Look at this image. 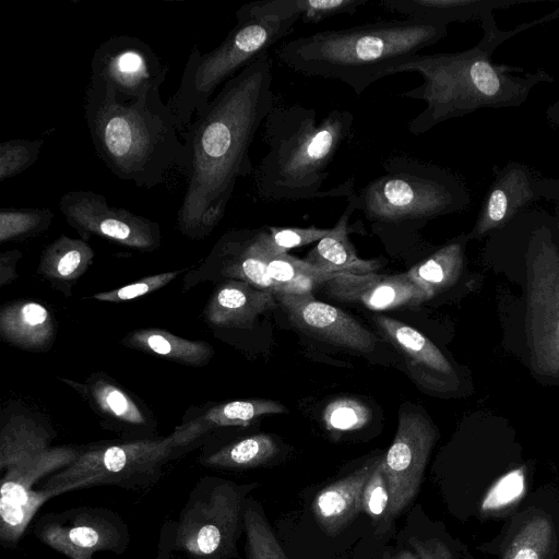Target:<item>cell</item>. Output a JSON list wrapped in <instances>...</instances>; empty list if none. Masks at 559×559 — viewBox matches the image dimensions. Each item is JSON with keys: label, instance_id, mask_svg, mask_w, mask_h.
Masks as SVG:
<instances>
[{"label": "cell", "instance_id": "ffe728a7", "mask_svg": "<svg viewBox=\"0 0 559 559\" xmlns=\"http://www.w3.org/2000/svg\"><path fill=\"white\" fill-rule=\"evenodd\" d=\"M496 552L499 559H556L558 532L550 513L540 507H527L506 523Z\"/></svg>", "mask_w": 559, "mask_h": 559}, {"label": "cell", "instance_id": "7402d4cb", "mask_svg": "<svg viewBox=\"0 0 559 559\" xmlns=\"http://www.w3.org/2000/svg\"><path fill=\"white\" fill-rule=\"evenodd\" d=\"M380 460L381 457H378L367 462L317 493L312 502V512L328 535L338 534L360 513L364 486Z\"/></svg>", "mask_w": 559, "mask_h": 559}, {"label": "cell", "instance_id": "bcb514c9", "mask_svg": "<svg viewBox=\"0 0 559 559\" xmlns=\"http://www.w3.org/2000/svg\"><path fill=\"white\" fill-rule=\"evenodd\" d=\"M546 120L555 129H559V97L546 109Z\"/></svg>", "mask_w": 559, "mask_h": 559}, {"label": "cell", "instance_id": "3957f363", "mask_svg": "<svg viewBox=\"0 0 559 559\" xmlns=\"http://www.w3.org/2000/svg\"><path fill=\"white\" fill-rule=\"evenodd\" d=\"M557 17L559 8L514 28L501 29L489 11L480 19L483 37L474 47L459 52L418 53L399 66L394 74L417 72L423 78L419 86L401 94L426 104L409 121L408 131L419 135L478 109L522 106L537 85L552 82V76L544 69L495 63L492 53L519 33Z\"/></svg>", "mask_w": 559, "mask_h": 559}, {"label": "cell", "instance_id": "484cf974", "mask_svg": "<svg viewBox=\"0 0 559 559\" xmlns=\"http://www.w3.org/2000/svg\"><path fill=\"white\" fill-rule=\"evenodd\" d=\"M523 2L525 0H382L380 4L386 11L409 19L450 24L480 20L486 12Z\"/></svg>", "mask_w": 559, "mask_h": 559}, {"label": "cell", "instance_id": "5b68a950", "mask_svg": "<svg viewBox=\"0 0 559 559\" xmlns=\"http://www.w3.org/2000/svg\"><path fill=\"white\" fill-rule=\"evenodd\" d=\"M439 21L404 19L318 32L282 44L278 61L293 71L347 84L358 96L394 74L402 63L435 45L448 32Z\"/></svg>", "mask_w": 559, "mask_h": 559}, {"label": "cell", "instance_id": "603a6c76", "mask_svg": "<svg viewBox=\"0 0 559 559\" xmlns=\"http://www.w3.org/2000/svg\"><path fill=\"white\" fill-rule=\"evenodd\" d=\"M272 292L239 281L222 283L204 311L206 320L216 326L250 329L255 319L275 307Z\"/></svg>", "mask_w": 559, "mask_h": 559}, {"label": "cell", "instance_id": "2e32d148", "mask_svg": "<svg viewBox=\"0 0 559 559\" xmlns=\"http://www.w3.org/2000/svg\"><path fill=\"white\" fill-rule=\"evenodd\" d=\"M540 177L528 165L515 160L495 168L493 180L467 234L469 240L487 238L540 200Z\"/></svg>", "mask_w": 559, "mask_h": 559}, {"label": "cell", "instance_id": "7dc6e473", "mask_svg": "<svg viewBox=\"0 0 559 559\" xmlns=\"http://www.w3.org/2000/svg\"><path fill=\"white\" fill-rule=\"evenodd\" d=\"M389 559H419L418 556L411 550H401Z\"/></svg>", "mask_w": 559, "mask_h": 559}, {"label": "cell", "instance_id": "7a4b0ae2", "mask_svg": "<svg viewBox=\"0 0 559 559\" xmlns=\"http://www.w3.org/2000/svg\"><path fill=\"white\" fill-rule=\"evenodd\" d=\"M484 254L519 271L521 293L501 308L507 346L532 377L559 385V230L552 214L530 207L487 237Z\"/></svg>", "mask_w": 559, "mask_h": 559}, {"label": "cell", "instance_id": "e575fe53", "mask_svg": "<svg viewBox=\"0 0 559 559\" xmlns=\"http://www.w3.org/2000/svg\"><path fill=\"white\" fill-rule=\"evenodd\" d=\"M53 218L49 209H1L0 241L24 239L46 230Z\"/></svg>", "mask_w": 559, "mask_h": 559}, {"label": "cell", "instance_id": "7c38bea8", "mask_svg": "<svg viewBox=\"0 0 559 559\" xmlns=\"http://www.w3.org/2000/svg\"><path fill=\"white\" fill-rule=\"evenodd\" d=\"M81 448L51 447L33 460L9 469L0 477V545L14 548L38 509L57 497L52 489L36 488L39 480L70 465Z\"/></svg>", "mask_w": 559, "mask_h": 559}, {"label": "cell", "instance_id": "d6a6232c", "mask_svg": "<svg viewBox=\"0 0 559 559\" xmlns=\"http://www.w3.org/2000/svg\"><path fill=\"white\" fill-rule=\"evenodd\" d=\"M264 250L269 276L276 285L277 293L280 294H311L317 285H322L334 274L319 270L305 260L297 259L287 253L271 254L265 246Z\"/></svg>", "mask_w": 559, "mask_h": 559}, {"label": "cell", "instance_id": "ac0fdd59", "mask_svg": "<svg viewBox=\"0 0 559 559\" xmlns=\"http://www.w3.org/2000/svg\"><path fill=\"white\" fill-rule=\"evenodd\" d=\"M374 323L402 355L408 373L421 389L437 394L459 390L461 382L456 370L426 335L385 316H376Z\"/></svg>", "mask_w": 559, "mask_h": 559}, {"label": "cell", "instance_id": "9a60e30c", "mask_svg": "<svg viewBox=\"0 0 559 559\" xmlns=\"http://www.w3.org/2000/svg\"><path fill=\"white\" fill-rule=\"evenodd\" d=\"M91 80L109 87L123 100L159 91L168 68L145 41L128 35L112 36L94 51Z\"/></svg>", "mask_w": 559, "mask_h": 559}, {"label": "cell", "instance_id": "e0dca14e", "mask_svg": "<svg viewBox=\"0 0 559 559\" xmlns=\"http://www.w3.org/2000/svg\"><path fill=\"white\" fill-rule=\"evenodd\" d=\"M290 323L299 331L359 353L374 349L376 336L343 310L319 301L311 294H274Z\"/></svg>", "mask_w": 559, "mask_h": 559}, {"label": "cell", "instance_id": "b9f144b4", "mask_svg": "<svg viewBox=\"0 0 559 559\" xmlns=\"http://www.w3.org/2000/svg\"><path fill=\"white\" fill-rule=\"evenodd\" d=\"M409 545L419 559H455L447 544L439 538L411 537Z\"/></svg>", "mask_w": 559, "mask_h": 559}, {"label": "cell", "instance_id": "ee69618b", "mask_svg": "<svg viewBox=\"0 0 559 559\" xmlns=\"http://www.w3.org/2000/svg\"><path fill=\"white\" fill-rule=\"evenodd\" d=\"M174 533L173 521H166L160 528L156 555L154 559H173Z\"/></svg>", "mask_w": 559, "mask_h": 559}, {"label": "cell", "instance_id": "8d00e7d4", "mask_svg": "<svg viewBox=\"0 0 559 559\" xmlns=\"http://www.w3.org/2000/svg\"><path fill=\"white\" fill-rule=\"evenodd\" d=\"M331 228L274 227L262 228L264 246L271 254L287 253L289 249L319 241L329 235Z\"/></svg>", "mask_w": 559, "mask_h": 559}, {"label": "cell", "instance_id": "7bdbcfd3", "mask_svg": "<svg viewBox=\"0 0 559 559\" xmlns=\"http://www.w3.org/2000/svg\"><path fill=\"white\" fill-rule=\"evenodd\" d=\"M22 253L19 250H10L2 252L0 255V285L12 282L16 276V263L21 259Z\"/></svg>", "mask_w": 559, "mask_h": 559}, {"label": "cell", "instance_id": "1f68e13d", "mask_svg": "<svg viewBox=\"0 0 559 559\" xmlns=\"http://www.w3.org/2000/svg\"><path fill=\"white\" fill-rule=\"evenodd\" d=\"M278 453L275 440L266 433H258L200 457V464L212 468L247 469L270 462Z\"/></svg>", "mask_w": 559, "mask_h": 559}, {"label": "cell", "instance_id": "8992f818", "mask_svg": "<svg viewBox=\"0 0 559 559\" xmlns=\"http://www.w3.org/2000/svg\"><path fill=\"white\" fill-rule=\"evenodd\" d=\"M353 122L354 115L348 110H332L317 123L313 108L274 105L263 122L269 152L253 171L258 195L266 201L350 195L355 191L353 178L328 191L321 187Z\"/></svg>", "mask_w": 559, "mask_h": 559}, {"label": "cell", "instance_id": "4fadbf2b", "mask_svg": "<svg viewBox=\"0 0 559 559\" xmlns=\"http://www.w3.org/2000/svg\"><path fill=\"white\" fill-rule=\"evenodd\" d=\"M59 210L85 241L98 236L140 251H153L160 245V228L156 222L110 206L97 192L69 191L60 198Z\"/></svg>", "mask_w": 559, "mask_h": 559}, {"label": "cell", "instance_id": "ba28073f", "mask_svg": "<svg viewBox=\"0 0 559 559\" xmlns=\"http://www.w3.org/2000/svg\"><path fill=\"white\" fill-rule=\"evenodd\" d=\"M236 19V25L216 48L201 52L194 47L189 53L179 87L168 103L181 133L213 98L217 87L266 56L274 44L293 31L300 16L261 15L247 3L237 10Z\"/></svg>", "mask_w": 559, "mask_h": 559}, {"label": "cell", "instance_id": "74e56055", "mask_svg": "<svg viewBox=\"0 0 559 559\" xmlns=\"http://www.w3.org/2000/svg\"><path fill=\"white\" fill-rule=\"evenodd\" d=\"M370 409L355 399L341 397L323 411V423L330 431H350L362 428L370 419Z\"/></svg>", "mask_w": 559, "mask_h": 559}, {"label": "cell", "instance_id": "30bf717a", "mask_svg": "<svg viewBox=\"0 0 559 559\" xmlns=\"http://www.w3.org/2000/svg\"><path fill=\"white\" fill-rule=\"evenodd\" d=\"M175 457L168 437L81 448L78 457L48 476L39 489H53L58 495L104 485L148 489L159 480L163 466Z\"/></svg>", "mask_w": 559, "mask_h": 559}, {"label": "cell", "instance_id": "4316f807", "mask_svg": "<svg viewBox=\"0 0 559 559\" xmlns=\"http://www.w3.org/2000/svg\"><path fill=\"white\" fill-rule=\"evenodd\" d=\"M467 234H461L440 247L428 258L411 267L408 277L429 299L452 287L461 277L465 264Z\"/></svg>", "mask_w": 559, "mask_h": 559}, {"label": "cell", "instance_id": "d6986e66", "mask_svg": "<svg viewBox=\"0 0 559 559\" xmlns=\"http://www.w3.org/2000/svg\"><path fill=\"white\" fill-rule=\"evenodd\" d=\"M323 287L343 302L361 304L373 311L413 308L430 300L407 275L376 273H334Z\"/></svg>", "mask_w": 559, "mask_h": 559}, {"label": "cell", "instance_id": "8fae6325", "mask_svg": "<svg viewBox=\"0 0 559 559\" xmlns=\"http://www.w3.org/2000/svg\"><path fill=\"white\" fill-rule=\"evenodd\" d=\"M34 536L68 559H95L97 552L122 555L131 535L123 518L103 507H73L39 516Z\"/></svg>", "mask_w": 559, "mask_h": 559}, {"label": "cell", "instance_id": "ab89813d", "mask_svg": "<svg viewBox=\"0 0 559 559\" xmlns=\"http://www.w3.org/2000/svg\"><path fill=\"white\" fill-rule=\"evenodd\" d=\"M382 457L366 481L361 493V511L377 522L386 519L390 502Z\"/></svg>", "mask_w": 559, "mask_h": 559}, {"label": "cell", "instance_id": "4dcf8cb0", "mask_svg": "<svg viewBox=\"0 0 559 559\" xmlns=\"http://www.w3.org/2000/svg\"><path fill=\"white\" fill-rule=\"evenodd\" d=\"M96 411L123 429H146L150 421L138 403L107 377L92 376L83 386Z\"/></svg>", "mask_w": 559, "mask_h": 559}, {"label": "cell", "instance_id": "cb8c5ba5", "mask_svg": "<svg viewBox=\"0 0 559 559\" xmlns=\"http://www.w3.org/2000/svg\"><path fill=\"white\" fill-rule=\"evenodd\" d=\"M356 210H358V199L357 192L354 191L347 197V205L337 223L331 228L330 234L319 240L304 259L307 263L328 273L364 274L381 267V262L378 260L360 259L349 241L348 221Z\"/></svg>", "mask_w": 559, "mask_h": 559}, {"label": "cell", "instance_id": "5bb4252c", "mask_svg": "<svg viewBox=\"0 0 559 559\" xmlns=\"http://www.w3.org/2000/svg\"><path fill=\"white\" fill-rule=\"evenodd\" d=\"M437 438L438 431L426 416L400 413L395 437L382 457L390 496L386 522L397 518L416 497Z\"/></svg>", "mask_w": 559, "mask_h": 559}, {"label": "cell", "instance_id": "44dd1931", "mask_svg": "<svg viewBox=\"0 0 559 559\" xmlns=\"http://www.w3.org/2000/svg\"><path fill=\"white\" fill-rule=\"evenodd\" d=\"M286 407L272 400H246L218 404L199 417L182 424L168 436L175 455L182 454L209 431L229 426H248L258 417L286 413Z\"/></svg>", "mask_w": 559, "mask_h": 559}, {"label": "cell", "instance_id": "9c48e42d", "mask_svg": "<svg viewBox=\"0 0 559 559\" xmlns=\"http://www.w3.org/2000/svg\"><path fill=\"white\" fill-rule=\"evenodd\" d=\"M255 486L213 476L200 478L173 521L174 552L187 559L236 558L248 493Z\"/></svg>", "mask_w": 559, "mask_h": 559}, {"label": "cell", "instance_id": "f1b7e54d", "mask_svg": "<svg viewBox=\"0 0 559 559\" xmlns=\"http://www.w3.org/2000/svg\"><path fill=\"white\" fill-rule=\"evenodd\" d=\"M123 343L132 348L165 357L179 364L203 366L213 357L206 342L189 341L160 329H140L129 333Z\"/></svg>", "mask_w": 559, "mask_h": 559}, {"label": "cell", "instance_id": "52a82bcc", "mask_svg": "<svg viewBox=\"0 0 559 559\" xmlns=\"http://www.w3.org/2000/svg\"><path fill=\"white\" fill-rule=\"evenodd\" d=\"M358 210L379 230L415 228L462 212L472 202L465 181L451 170L408 156L383 163V174L357 193Z\"/></svg>", "mask_w": 559, "mask_h": 559}, {"label": "cell", "instance_id": "60d3db41", "mask_svg": "<svg viewBox=\"0 0 559 559\" xmlns=\"http://www.w3.org/2000/svg\"><path fill=\"white\" fill-rule=\"evenodd\" d=\"M180 272H165L144 277L138 282L128 284L120 288L103 292L94 295L100 301L121 302L138 298L145 294L159 289L173 281Z\"/></svg>", "mask_w": 559, "mask_h": 559}, {"label": "cell", "instance_id": "d590c367", "mask_svg": "<svg viewBox=\"0 0 559 559\" xmlns=\"http://www.w3.org/2000/svg\"><path fill=\"white\" fill-rule=\"evenodd\" d=\"M41 139H12L0 143V181L28 169L39 156Z\"/></svg>", "mask_w": 559, "mask_h": 559}, {"label": "cell", "instance_id": "f546056e", "mask_svg": "<svg viewBox=\"0 0 559 559\" xmlns=\"http://www.w3.org/2000/svg\"><path fill=\"white\" fill-rule=\"evenodd\" d=\"M52 433L34 420L17 416L0 433V473L20 466L49 450Z\"/></svg>", "mask_w": 559, "mask_h": 559}, {"label": "cell", "instance_id": "d4e9b609", "mask_svg": "<svg viewBox=\"0 0 559 559\" xmlns=\"http://www.w3.org/2000/svg\"><path fill=\"white\" fill-rule=\"evenodd\" d=\"M55 331L51 313L36 301L14 300L1 308L0 335L7 343L24 349L44 350L51 346Z\"/></svg>", "mask_w": 559, "mask_h": 559}, {"label": "cell", "instance_id": "f35d334b", "mask_svg": "<svg viewBox=\"0 0 559 559\" xmlns=\"http://www.w3.org/2000/svg\"><path fill=\"white\" fill-rule=\"evenodd\" d=\"M368 0H292L293 12L304 23H319L338 14H353Z\"/></svg>", "mask_w": 559, "mask_h": 559}, {"label": "cell", "instance_id": "6da1fadb", "mask_svg": "<svg viewBox=\"0 0 559 559\" xmlns=\"http://www.w3.org/2000/svg\"><path fill=\"white\" fill-rule=\"evenodd\" d=\"M273 106L266 55L226 81L182 132L188 167L177 213L181 234L204 238L223 218L237 180L253 173L250 146Z\"/></svg>", "mask_w": 559, "mask_h": 559}, {"label": "cell", "instance_id": "c3c4849f", "mask_svg": "<svg viewBox=\"0 0 559 559\" xmlns=\"http://www.w3.org/2000/svg\"><path fill=\"white\" fill-rule=\"evenodd\" d=\"M552 215L555 217L556 225H557V228L559 230V205H555V212H554Z\"/></svg>", "mask_w": 559, "mask_h": 559}, {"label": "cell", "instance_id": "83f0119b", "mask_svg": "<svg viewBox=\"0 0 559 559\" xmlns=\"http://www.w3.org/2000/svg\"><path fill=\"white\" fill-rule=\"evenodd\" d=\"M94 251L87 241L61 235L41 252L37 273L60 290L71 286L90 267Z\"/></svg>", "mask_w": 559, "mask_h": 559}, {"label": "cell", "instance_id": "277c9868", "mask_svg": "<svg viewBox=\"0 0 559 559\" xmlns=\"http://www.w3.org/2000/svg\"><path fill=\"white\" fill-rule=\"evenodd\" d=\"M84 110L98 157L119 179L153 188L165 182L171 168L186 171L188 157L177 120L159 91L123 100L91 80Z\"/></svg>", "mask_w": 559, "mask_h": 559}, {"label": "cell", "instance_id": "f6af8a7d", "mask_svg": "<svg viewBox=\"0 0 559 559\" xmlns=\"http://www.w3.org/2000/svg\"><path fill=\"white\" fill-rule=\"evenodd\" d=\"M538 190L542 199L559 205V178L540 177L538 181Z\"/></svg>", "mask_w": 559, "mask_h": 559}, {"label": "cell", "instance_id": "836d02e7", "mask_svg": "<svg viewBox=\"0 0 559 559\" xmlns=\"http://www.w3.org/2000/svg\"><path fill=\"white\" fill-rule=\"evenodd\" d=\"M243 533L247 559H288L260 504L249 497L243 513Z\"/></svg>", "mask_w": 559, "mask_h": 559}]
</instances>
